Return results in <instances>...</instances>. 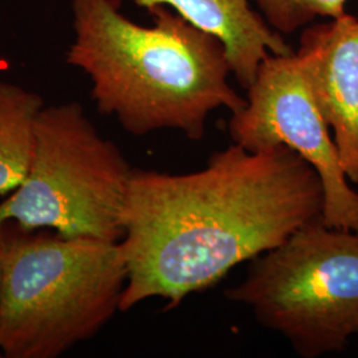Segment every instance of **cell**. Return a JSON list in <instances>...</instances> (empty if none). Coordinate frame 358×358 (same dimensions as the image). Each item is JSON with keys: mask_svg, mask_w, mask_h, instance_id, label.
Here are the masks:
<instances>
[{"mask_svg": "<svg viewBox=\"0 0 358 358\" xmlns=\"http://www.w3.org/2000/svg\"><path fill=\"white\" fill-rule=\"evenodd\" d=\"M317 171L287 146L232 143L186 174L133 169L121 214L127 284L120 312L149 299L166 310L322 219Z\"/></svg>", "mask_w": 358, "mask_h": 358, "instance_id": "obj_1", "label": "cell"}, {"mask_svg": "<svg viewBox=\"0 0 358 358\" xmlns=\"http://www.w3.org/2000/svg\"><path fill=\"white\" fill-rule=\"evenodd\" d=\"M121 0H71L75 36L66 63L84 72L92 99L133 136L178 130L199 141L211 112L231 115L247 100L231 87L222 41L165 6L152 26L121 13Z\"/></svg>", "mask_w": 358, "mask_h": 358, "instance_id": "obj_2", "label": "cell"}, {"mask_svg": "<svg viewBox=\"0 0 358 358\" xmlns=\"http://www.w3.org/2000/svg\"><path fill=\"white\" fill-rule=\"evenodd\" d=\"M0 356L57 358L120 312L127 266L120 242L0 229Z\"/></svg>", "mask_w": 358, "mask_h": 358, "instance_id": "obj_3", "label": "cell"}, {"mask_svg": "<svg viewBox=\"0 0 358 358\" xmlns=\"http://www.w3.org/2000/svg\"><path fill=\"white\" fill-rule=\"evenodd\" d=\"M131 170L80 103L44 105L26 179L0 203V229L13 224L63 238L120 242Z\"/></svg>", "mask_w": 358, "mask_h": 358, "instance_id": "obj_4", "label": "cell"}, {"mask_svg": "<svg viewBox=\"0 0 358 358\" xmlns=\"http://www.w3.org/2000/svg\"><path fill=\"white\" fill-rule=\"evenodd\" d=\"M226 296L301 357L341 352L358 334V230L315 220L256 257Z\"/></svg>", "mask_w": 358, "mask_h": 358, "instance_id": "obj_5", "label": "cell"}, {"mask_svg": "<svg viewBox=\"0 0 358 358\" xmlns=\"http://www.w3.org/2000/svg\"><path fill=\"white\" fill-rule=\"evenodd\" d=\"M243 109L231 115L232 143L247 150L287 146L313 167L324 189L322 222L358 230V192L349 185L332 131L296 52L269 55L247 90Z\"/></svg>", "mask_w": 358, "mask_h": 358, "instance_id": "obj_6", "label": "cell"}, {"mask_svg": "<svg viewBox=\"0 0 358 358\" xmlns=\"http://www.w3.org/2000/svg\"><path fill=\"white\" fill-rule=\"evenodd\" d=\"M296 53L346 177L358 185V17L344 13L309 24Z\"/></svg>", "mask_w": 358, "mask_h": 358, "instance_id": "obj_7", "label": "cell"}, {"mask_svg": "<svg viewBox=\"0 0 358 358\" xmlns=\"http://www.w3.org/2000/svg\"><path fill=\"white\" fill-rule=\"evenodd\" d=\"M150 11L165 6L192 26L217 36L224 45L231 72L247 90L260 64L269 55L294 52L279 32L272 29L251 0H133Z\"/></svg>", "mask_w": 358, "mask_h": 358, "instance_id": "obj_8", "label": "cell"}, {"mask_svg": "<svg viewBox=\"0 0 358 358\" xmlns=\"http://www.w3.org/2000/svg\"><path fill=\"white\" fill-rule=\"evenodd\" d=\"M44 100L0 78V195L8 196L26 179L35 146V124Z\"/></svg>", "mask_w": 358, "mask_h": 358, "instance_id": "obj_9", "label": "cell"}, {"mask_svg": "<svg viewBox=\"0 0 358 358\" xmlns=\"http://www.w3.org/2000/svg\"><path fill=\"white\" fill-rule=\"evenodd\" d=\"M348 0H251L268 26L280 35H291L319 19L346 13Z\"/></svg>", "mask_w": 358, "mask_h": 358, "instance_id": "obj_10", "label": "cell"}, {"mask_svg": "<svg viewBox=\"0 0 358 358\" xmlns=\"http://www.w3.org/2000/svg\"><path fill=\"white\" fill-rule=\"evenodd\" d=\"M1 254H3V245H1V234H0V269H1Z\"/></svg>", "mask_w": 358, "mask_h": 358, "instance_id": "obj_11", "label": "cell"}]
</instances>
